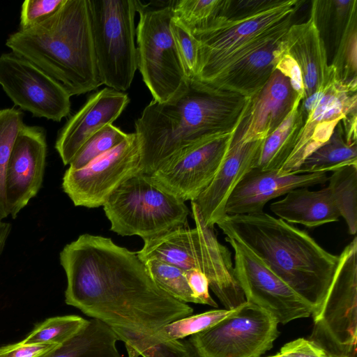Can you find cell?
I'll use <instances>...</instances> for the list:
<instances>
[{
    "instance_id": "obj_20",
    "label": "cell",
    "mask_w": 357,
    "mask_h": 357,
    "mask_svg": "<svg viewBox=\"0 0 357 357\" xmlns=\"http://www.w3.org/2000/svg\"><path fill=\"white\" fill-rule=\"evenodd\" d=\"M129 102L127 93L108 87L90 96L57 137L55 149L63 165H69L84 144L98 130L112 124Z\"/></svg>"
},
{
    "instance_id": "obj_29",
    "label": "cell",
    "mask_w": 357,
    "mask_h": 357,
    "mask_svg": "<svg viewBox=\"0 0 357 357\" xmlns=\"http://www.w3.org/2000/svg\"><path fill=\"white\" fill-rule=\"evenodd\" d=\"M327 186L349 233L357 231V165L344 167L328 178Z\"/></svg>"
},
{
    "instance_id": "obj_27",
    "label": "cell",
    "mask_w": 357,
    "mask_h": 357,
    "mask_svg": "<svg viewBox=\"0 0 357 357\" xmlns=\"http://www.w3.org/2000/svg\"><path fill=\"white\" fill-rule=\"evenodd\" d=\"M299 96L284 121L262 142L256 165L263 171H278L291 153L303 125L299 107Z\"/></svg>"
},
{
    "instance_id": "obj_24",
    "label": "cell",
    "mask_w": 357,
    "mask_h": 357,
    "mask_svg": "<svg viewBox=\"0 0 357 357\" xmlns=\"http://www.w3.org/2000/svg\"><path fill=\"white\" fill-rule=\"evenodd\" d=\"M270 209L287 222L308 228L337 222L340 217L328 187L319 190L309 188L292 190L284 198L273 202Z\"/></svg>"
},
{
    "instance_id": "obj_28",
    "label": "cell",
    "mask_w": 357,
    "mask_h": 357,
    "mask_svg": "<svg viewBox=\"0 0 357 357\" xmlns=\"http://www.w3.org/2000/svg\"><path fill=\"white\" fill-rule=\"evenodd\" d=\"M124 342L128 357H199L192 344L179 340H163L155 333L145 334L112 328Z\"/></svg>"
},
{
    "instance_id": "obj_9",
    "label": "cell",
    "mask_w": 357,
    "mask_h": 357,
    "mask_svg": "<svg viewBox=\"0 0 357 357\" xmlns=\"http://www.w3.org/2000/svg\"><path fill=\"white\" fill-rule=\"evenodd\" d=\"M310 340L331 357H356L357 341V238L338 255L332 281L319 308L312 315Z\"/></svg>"
},
{
    "instance_id": "obj_17",
    "label": "cell",
    "mask_w": 357,
    "mask_h": 357,
    "mask_svg": "<svg viewBox=\"0 0 357 357\" xmlns=\"http://www.w3.org/2000/svg\"><path fill=\"white\" fill-rule=\"evenodd\" d=\"M356 108L357 82L342 83L334 79L306 119L279 173L296 174L304 160L330 139L338 123Z\"/></svg>"
},
{
    "instance_id": "obj_6",
    "label": "cell",
    "mask_w": 357,
    "mask_h": 357,
    "mask_svg": "<svg viewBox=\"0 0 357 357\" xmlns=\"http://www.w3.org/2000/svg\"><path fill=\"white\" fill-rule=\"evenodd\" d=\"M110 230L143 241L187 225L185 202L160 188L150 175L139 174L116 189L102 206Z\"/></svg>"
},
{
    "instance_id": "obj_19",
    "label": "cell",
    "mask_w": 357,
    "mask_h": 357,
    "mask_svg": "<svg viewBox=\"0 0 357 357\" xmlns=\"http://www.w3.org/2000/svg\"><path fill=\"white\" fill-rule=\"evenodd\" d=\"M299 96L289 79L275 69L265 85L248 98L235 135L244 142L264 140L284 121Z\"/></svg>"
},
{
    "instance_id": "obj_43",
    "label": "cell",
    "mask_w": 357,
    "mask_h": 357,
    "mask_svg": "<svg viewBox=\"0 0 357 357\" xmlns=\"http://www.w3.org/2000/svg\"><path fill=\"white\" fill-rule=\"evenodd\" d=\"M185 273L188 284L197 303L217 307V303L209 294V282L206 275L197 269L187 271Z\"/></svg>"
},
{
    "instance_id": "obj_3",
    "label": "cell",
    "mask_w": 357,
    "mask_h": 357,
    "mask_svg": "<svg viewBox=\"0 0 357 357\" xmlns=\"http://www.w3.org/2000/svg\"><path fill=\"white\" fill-rule=\"evenodd\" d=\"M217 225L240 241L314 309L321 306L336 269L338 255L308 233L261 211L226 215Z\"/></svg>"
},
{
    "instance_id": "obj_40",
    "label": "cell",
    "mask_w": 357,
    "mask_h": 357,
    "mask_svg": "<svg viewBox=\"0 0 357 357\" xmlns=\"http://www.w3.org/2000/svg\"><path fill=\"white\" fill-rule=\"evenodd\" d=\"M64 0H26L21 6L20 30L26 29L52 15Z\"/></svg>"
},
{
    "instance_id": "obj_39",
    "label": "cell",
    "mask_w": 357,
    "mask_h": 357,
    "mask_svg": "<svg viewBox=\"0 0 357 357\" xmlns=\"http://www.w3.org/2000/svg\"><path fill=\"white\" fill-rule=\"evenodd\" d=\"M284 0H224L218 16L241 20L266 11Z\"/></svg>"
},
{
    "instance_id": "obj_13",
    "label": "cell",
    "mask_w": 357,
    "mask_h": 357,
    "mask_svg": "<svg viewBox=\"0 0 357 357\" xmlns=\"http://www.w3.org/2000/svg\"><path fill=\"white\" fill-rule=\"evenodd\" d=\"M303 2L284 0L266 11L241 20L218 16L204 28L193 31L199 51L197 73L191 80L205 82L226 58L261 33L294 16Z\"/></svg>"
},
{
    "instance_id": "obj_10",
    "label": "cell",
    "mask_w": 357,
    "mask_h": 357,
    "mask_svg": "<svg viewBox=\"0 0 357 357\" xmlns=\"http://www.w3.org/2000/svg\"><path fill=\"white\" fill-rule=\"evenodd\" d=\"M269 314L247 301L211 328L191 335L199 357H260L279 332Z\"/></svg>"
},
{
    "instance_id": "obj_12",
    "label": "cell",
    "mask_w": 357,
    "mask_h": 357,
    "mask_svg": "<svg viewBox=\"0 0 357 357\" xmlns=\"http://www.w3.org/2000/svg\"><path fill=\"white\" fill-rule=\"evenodd\" d=\"M225 241L234 251V276L247 302L278 324L312 315V307L248 248L231 237L225 236Z\"/></svg>"
},
{
    "instance_id": "obj_26",
    "label": "cell",
    "mask_w": 357,
    "mask_h": 357,
    "mask_svg": "<svg viewBox=\"0 0 357 357\" xmlns=\"http://www.w3.org/2000/svg\"><path fill=\"white\" fill-rule=\"evenodd\" d=\"M112 327L92 318L77 333L41 357H121Z\"/></svg>"
},
{
    "instance_id": "obj_18",
    "label": "cell",
    "mask_w": 357,
    "mask_h": 357,
    "mask_svg": "<svg viewBox=\"0 0 357 357\" xmlns=\"http://www.w3.org/2000/svg\"><path fill=\"white\" fill-rule=\"evenodd\" d=\"M47 155L44 130L24 124L9 157L5 174V195L9 215L16 218L38 192Z\"/></svg>"
},
{
    "instance_id": "obj_41",
    "label": "cell",
    "mask_w": 357,
    "mask_h": 357,
    "mask_svg": "<svg viewBox=\"0 0 357 357\" xmlns=\"http://www.w3.org/2000/svg\"><path fill=\"white\" fill-rule=\"evenodd\" d=\"M269 357H331L320 346L310 340L298 338L285 344L274 356Z\"/></svg>"
},
{
    "instance_id": "obj_7",
    "label": "cell",
    "mask_w": 357,
    "mask_h": 357,
    "mask_svg": "<svg viewBox=\"0 0 357 357\" xmlns=\"http://www.w3.org/2000/svg\"><path fill=\"white\" fill-rule=\"evenodd\" d=\"M139 1L89 0L98 73L102 84L123 91L137 69L135 16Z\"/></svg>"
},
{
    "instance_id": "obj_21",
    "label": "cell",
    "mask_w": 357,
    "mask_h": 357,
    "mask_svg": "<svg viewBox=\"0 0 357 357\" xmlns=\"http://www.w3.org/2000/svg\"><path fill=\"white\" fill-rule=\"evenodd\" d=\"M326 173L283 175L278 171L254 168L246 174L231 192L225 205V214L245 215L264 211L271 199L299 188L325 183Z\"/></svg>"
},
{
    "instance_id": "obj_15",
    "label": "cell",
    "mask_w": 357,
    "mask_h": 357,
    "mask_svg": "<svg viewBox=\"0 0 357 357\" xmlns=\"http://www.w3.org/2000/svg\"><path fill=\"white\" fill-rule=\"evenodd\" d=\"M235 132L205 138L177 152L150 175L153 181L184 202L195 200L214 178Z\"/></svg>"
},
{
    "instance_id": "obj_33",
    "label": "cell",
    "mask_w": 357,
    "mask_h": 357,
    "mask_svg": "<svg viewBox=\"0 0 357 357\" xmlns=\"http://www.w3.org/2000/svg\"><path fill=\"white\" fill-rule=\"evenodd\" d=\"M23 114L15 108L0 110V220L8 215L5 195V174L15 138L22 126Z\"/></svg>"
},
{
    "instance_id": "obj_4",
    "label": "cell",
    "mask_w": 357,
    "mask_h": 357,
    "mask_svg": "<svg viewBox=\"0 0 357 357\" xmlns=\"http://www.w3.org/2000/svg\"><path fill=\"white\" fill-rule=\"evenodd\" d=\"M6 45L59 82L70 96L102 84L96 63L89 0H64L45 20L11 33Z\"/></svg>"
},
{
    "instance_id": "obj_37",
    "label": "cell",
    "mask_w": 357,
    "mask_h": 357,
    "mask_svg": "<svg viewBox=\"0 0 357 357\" xmlns=\"http://www.w3.org/2000/svg\"><path fill=\"white\" fill-rule=\"evenodd\" d=\"M224 0H178L169 3L176 19L192 33L206 26L219 15Z\"/></svg>"
},
{
    "instance_id": "obj_31",
    "label": "cell",
    "mask_w": 357,
    "mask_h": 357,
    "mask_svg": "<svg viewBox=\"0 0 357 357\" xmlns=\"http://www.w3.org/2000/svg\"><path fill=\"white\" fill-rule=\"evenodd\" d=\"M356 6V0H316L312 2L310 13L320 33L330 31L335 47Z\"/></svg>"
},
{
    "instance_id": "obj_32",
    "label": "cell",
    "mask_w": 357,
    "mask_h": 357,
    "mask_svg": "<svg viewBox=\"0 0 357 357\" xmlns=\"http://www.w3.org/2000/svg\"><path fill=\"white\" fill-rule=\"evenodd\" d=\"M142 261L153 280L166 293L182 303H197L184 270L158 259Z\"/></svg>"
},
{
    "instance_id": "obj_34",
    "label": "cell",
    "mask_w": 357,
    "mask_h": 357,
    "mask_svg": "<svg viewBox=\"0 0 357 357\" xmlns=\"http://www.w3.org/2000/svg\"><path fill=\"white\" fill-rule=\"evenodd\" d=\"M87 322V319L77 315L51 317L37 325L22 342L60 344L77 333Z\"/></svg>"
},
{
    "instance_id": "obj_42",
    "label": "cell",
    "mask_w": 357,
    "mask_h": 357,
    "mask_svg": "<svg viewBox=\"0 0 357 357\" xmlns=\"http://www.w3.org/2000/svg\"><path fill=\"white\" fill-rule=\"evenodd\" d=\"M275 69L289 79L294 89L303 98L304 86L300 68L295 60L286 52L284 40L276 56Z\"/></svg>"
},
{
    "instance_id": "obj_8",
    "label": "cell",
    "mask_w": 357,
    "mask_h": 357,
    "mask_svg": "<svg viewBox=\"0 0 357 357\" xmlns=\"http://www.w3.org/2000/svg\"><path fill=\"white\" fill-rule=\"evenodd\" d=\"M139 1L136 29L137 68L153 100L166 102L183 94L190 85L170 29V5L146 9Z\"/></svg>"
},
{
    "instance_id": "obj_38",
    "label": "cell",
    "mask_w": 357,
    "mask_h": 357,
    "mask_svg": "<svg viewBox=\"0 0 357 357\" xmlns=\"http://www.w3.org/2000/svg\"><path fill=\"white\" fill-rule=\"evenodd\" d=\"M170 29L187 76L191 80L197 70L199 41L192 31L176 19L174 15L170 22Z\"/></svg>"
},
{
    "instance_id": "obj_5",
    "label": "cell",
    "mask_w": 357,
    "mask_h": 357,
    "mask_svg": "<svg viewBox=\"0 0 357 357\" xmlns=\"http://www.w3.org/2000/svg\"><path fill=\"white\" fill-rule=\"evenodd\" d=\"M195 227L188 225L144 240L136 254L142 259H158L184 270L197 269L207 277L209 288L226 310L246 301L234 272L231 252L219 242L213 228L206 225L195 202H191Z\"/></svg>"
},
{
    "instance_id": "obj_16",
    "label": "cell",
    "mask_w": 357,
    "mask_h": 357,
    "mask_svg": "<svg viewBox=\"0 0 357 357\" xmlns=\"http://www.w3.org/2000/svg\"><path fill=\"white\" fill-rule=\"evenodd\" d=\"M0 85L15 105L35 117L59 122L70 114V95L67 90L13 52L0 56Z\"/></svg>"
},
{
    "instance_id": "obj_30",
    "label": "cell",
    "mask_w": 357,
    "mask_h": 357,
    "mask_svg": "<svg viewBox=\"0 0 357 357\" xmlns=\"http://www.w3.org/2000/svg\"><path fill=\"white\" fill-rule=\"evenodd\" d=\"M330 65L337 80L357 82V6L350 15Z\"/></svg>"
},
{
    "instance_id": "obj_23",
    "label": "cell",
    "mask_w": 357,
    "mask_h": 357,
    "mask_svg": "<svg viewBox=\"0 0 357 357\" xmlns=\"http://www.w3.org/2000/svg\"><path fill=\"white\" fill-rule=\"evenodd\" d=\"M284 42L286 52L295 60L301 72L303 99L324 91L335 79L334 70L328 63L324 38L311 13L307 21L291 24Z\"/></svg>"
},
{
    "instance_id": "obj_36",
    "label": "cell",
    "mask_w": 357,
    "mask_h": 357,
    "mask_svg": "<svg viewBox=\"0 0 357 357\" xmlns=\"http://www.w3.org/2000/svg\"><path fill=\"white\" fill-rule=\"evenodd\" d=\"M129 137V134L112 124L102 127L80 148L69 164L68 169H79L112 150Z\"/></svg>"
},
{
    "instance_id": "obj_14",
    "label": "cell",
    "mask_w": 357,
    "mask_h": 357,
    "mask_svg": "<svg viewBox=\"0 0 357 357\" xmlns=\"http://www.w3.org/2000/svg\"><path fill=\"white\" fill-rule=\"evenodd\" d=\"M292 17L268 29L233 52L205 84L248 98L259 91L275 70L276 56Z\"/></svg>"
},
{
    "instance_id": "obj_45",
    "label": "cell",
    "mask_w": 357,
    "mask_h": 357,
    "mask_svg": "<svg viewBox=\"0 0 357 357\" xmlns=\"http://www.w3.org/2000/svg\"><path fill=\"white\" fill-rule=\"evenodd\" d=\"M11 229L12 225L10 223L0 220V255L3 250Z\"/></svg>"
},
{
    "instance_id": "obj_44",
    "label": "cell",
    "mask_w": 357,
    "mask_h": 357,
    "mask_svg": "<svg viewBox=\"0 0 357 357\" xmlns=\"http://www.w3.org/2000/svg\"><path fill=\"white\" fill-rule=\"evenodd\" d=\"M56 344L17 343L0 347V357H41L49 352Z\"/></svg>"
},
{
    "instance_id": "obj_25",
    "label": "cell",
    "mask_w": 357,
    "mask_h": 357,
    "mask_svg": "<svg viewBox=\"0 0 357 357\" xmlns=\"http://www.w3.org/2000/svg\"><path fill=\"white\" fill-rule=\"evenodd\" d=\"M352 165H357L356 129L342 119L330 139L304 160L296 174L333 172Z\"/></svg>"
},
{
    "instance_id": "obj_22",
    "label": "cell",
    "mask_w": 357,
    "mask_h": 357,
    "mask_svg": "<svg viewBox=\"0 0 357 357\" xmlns=\"http://www.w3.org/2000/svg\"><path fill=\"white\" fill-rule=\"evenodd\" d=\"M263 140L242 142L235 134L210 185L192 201L206 226L214 228L224 218L227 200L235 186L256 167Z\"/></svg>"
},
{
    "instance_id": "obj_2",
    "label": "cell",
    "mask_w": 357,
    "mask_h": 357,
    "mask_svg": "<svg viewBox=\"0 0 357 357\" xmlns=\"http://www.w3.org/2000/svg\"><path fill=\"white\" fill-rule=\"evenodd\" d=\"M248 97L190 80L166 102L152 100L135 123L142 174L151 175L170 157L200 140L238 127Z\"/></svg>"
},
{
    "instance_id": "obj_35",
    "label": "cell",
    "mask_w": 357,
    "mask_h": 357,
    "mask_svg": "<svg viewBox=\"0 0 357 357\" xmlns=\"http://www.w3.org/2000/svg\"><path fill=\"white\" fill-rule=\"evenodd\" d=\"M235 310H212L191 314L167 324L154 333L163 340H181L211 328L232 314Z\"/></svg>"
},
{
    "instance_id": "obj_1",
    "label": "cell",
    "mask_w": 357,
    "mask_h": 357,
    "mask_svg": "<svg viewBox=\"0 0 357 357\" xmlns=\"http://www.w3.org/2000/svg\"><path fill=\"white\" fill-rule=\"evenodd\" d=\"M66 303L112 328L152 334L193 309L153 280L144 262L110 238L84 234L59 255Z\"/></svg>"
},
{
    "instance_id": "obj_11",
    "label": "cell",
    "mask_w": 357,
    "mask_h": 357,
    "mask_svg": "<svg viewBox=\"0 0 357 357\" xmlns=\"http://www.w3.org/2000/svg\"><path fill=\"white\" fill-rule=\"evenodd\" d=\"M142 174L141 148L135 132L84 167L68 169L62 188L75 206L97 208L123 182Z\"/></svg>"
}]
</instances>
